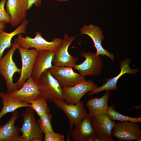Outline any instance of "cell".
Returning a JSON list of instances; mask_svg holds the SVG:
<instances>
[{
  "label": "cell",
  "instance_id": "obj_1",
  "mask_svg": "<svg viewBox=\"0 0 141 141\" xmlns=\"http://www.w3.org/2000/svg\"><path fill=\"white\" fill-rule=\"evenodd\" d=\"M19 46L16 38L11 49L0 59V75L6 81L7 89L6 94H8L17 89L16 83L13 82V77L15 73L20 74L21 70L16 66L13 59V56Z\"/></svg>",
  "mask_w": 141,
  "mask_h": 141
},
{
  "label": "cell",
  "instance_id": "obj_2",
  "mask_svg": "<svg viewBox=\"0 0 141 141\" xmlns=\"http://www.w3.org/2000/svg\"><path fill=\"white\" fill-rule=\"evenodd\" d=\"M23 123L20 130L22 141H42L43 133L35 116L34 111L28 107L21 114Z\"/></svg>",
  "mask_w": 141,
  "mask_h": 141
},
{
  "label": "cell",
  "instance_id": "obj_3",
  "mask_svg": "<svg viewBox=\"0 0 141 141\" xmlns=\"http://www.w3.org/2000/svg\"><path fill=\"white\" fill-rule=\"evenodd\" d=\"M34 38L27 36L24 37L22 34L17 35V38L20 46L26 49L34 48L40 51H52L55 52L59 47L62 39L57 38L52 39L49 42L43 38L40 32H37Z\"/></svg>",
  "mask_w": 141,
  "mask_h": 141
},
{
  "label": "cell",
  "instance_id": "obj_4",
  "mask_svg": "<svg viewBox=\"0 0 141 141\" xmlns=\"http://www.w3.org/2000/svg\"><path fill=\"white\" fill-rule=\"evenodd\" d=\"M37 84L42 97L47 101L53 102L55 98L63 99L62 88L49 69L42 73Z\"/></svg>",
  "mask_w": 141,
  "mask_h": 141
},
{
  "label": "cell",
  "instance_id": "obj_5",
  "mask_svg": "<svg viewBox=\"0 0 141 141\" xmlns=\"http://www.w3.org/2000/svg\"><path fill=\"white\" fill-rule=\"evenodd\" d=\"M111 134L119 141H141V131L138 122L125 121L116 123Z\"/></svg>",
  "mask_w": 141,
  "mask_h": 141
},
{
  "label": "cell",
  "instance_id": "obj_6",
  "mask_svg": "<svg viewBox=\"0 0 141 141\" xmlns=\"http://www.w3.org/2000/svg\"><path fill=\"white\" fill-rule=\"evenodd\" d=\"M53 102L66 114L69 122V131L74 125L75 126L79 124L87 114L83 101H80L75 104H72L66 103L63 99L55 98Z\"/></svg>",
  "mask_w": 141,
  "mask_h": 141
},
{
  "label": "cell",
  "instance_id": "obj_7",
  "mask_svg": "<svg viewBox=\"0 0 141 141\" xmlns=\"http://www.w3.org/2000/svg\"><path fill=\"white\" fill-rule=\"evenodd\" d=\"M81 56L85 58L81 63L76 64L74 68L80 72L82 76H96L101 73L103 67L102 58L100 55L90 52H81Z\"/></svg>",
  "mask_w": 141,
  "mask_h": 141
},
{
  "label": "cell",
  "instance_id": "obj_8",
  "mask_svg": "<svg viewBox=\"0 0 141 141\" xmlns=\"http://www.w3.org/2000/svg\"><path fill=\"white\" fill-rule=\"evenodd\" d=\"M97 87L92 80L85 79L73 86L62 88L63 99L67 104H75L80 101L86 93L93 91Z\"/></svg>",
  "mask_w": 141,
  "mask_h": 141
},
{
  "label": "cell",
  "instance_id": "obj_9",
  "mask_svg": "<svg viewBox=\"0 0 141 141\" xmlns=\"http://www.w3.org/2000/svg\"><path fill=\"white\" fill-rule=\"evenodd\" d=\"M49 70L62 88L73 86L85 79L84 77L74 72L71 67L54 65Z\"/></svg>",
  "mask_w": 141,
  "mask_h": 141
},
{
  "label": "cell",
  "instance_id": "obj_10",
  "mask_svg": "<svg viewBox=\"0 0 141 141\" xmlns=\"http://www.w3.org/2000/svg\"><path fill=\"white\" fill-rule=\"evenodd\" d=\"M17 49L21 55L22 62L20 76L16 83L17 89H19L26 80L31 77L34 64L40 51L35 49H26L20 46Z\"/></svg>",
  "mask_w": 141,
  "mask_h": 141
},
{
  "label": "cell",
  "instance_id": "obj_11",
  "mask_svg": "<svg viewBox=\"0 0 141 141\" xmlns=\"http://www.w3.org/2000/svg\"><path fill=\"white\" fill-rule=\"evenodd\" d=\"M70 37L65 33L58 49L55 52L53 60L54 66L74 67L78 58L70 55L68 51L69 46L76 38Z\"/></svg>",
  "mask_w": 141,
  "mask_h": 141
},
{
  "label": "cell",
  "instance_id": "obj_12",
  "mask_svg": "<svg viewBox=\"0 0 141 141\" xmlns=\"http://www.w3.org/2000/svg\"><path fill=\"white\" fill-rule=\"evenodd\" d=\"M107 114L92 118V124L96 136L100 141H114L111 134L115 124Z\"/></svg>",
  "mask_w": 141,
  "mask_h": 141
},
{
  "label": "cell",
  "instance_id": "obj_13",
  "mask_svg": "<svg viewBox=\"0 0 141 141\" xmlns=\"http://www.w3.org/2000/svg\"><path fill=\"white\" fill-rule=\"evenodd\" d=\"M8 95L20 101L29 104L42 97L37 84L31 77L27 79L20 88Z\"/></svg>",
  "mask_w": 141,
  "mask_h": 141
},
{
  "label": "cell",
  "instance_id": "obj_14",
  "mask_svg": "<svg viewBox=\"0 0 141 141\" xmlns=\"http://www.w3.org/2000/svg\"><path fill=\"white\" fill-rule=\"evenodd\" d=\"M82 35L86 34L92 39L96 48V54L97 55H105L113 62L115 60L114 55L103 47L102 43L104 38L101 29L98 26L92 24L84 25L80 29Z\"/></svg>",
  "mask_w": 141,
  "mask_h": 141
},
{
  "label": "cell",
  "instance_id": "obj_15",
  "mask_svg": "<svg viewBox=\"0 0 141 141\" xmlns=\"http://www.w3.org/2000/svg\"><path fill=\"white\" fill-rule=\"evenodd\" d=\"M131 60L130 58L125 59L120 64V72L116 76L112 78L106 79V82L101 86L97 87L93 91L88 93L89 96L92 95L103 91L115 90L117 89V84L119 79L124 74L127 73L135 74L139 72L138 68L131 69L130 66Z\"/></svg>",
  "mask_w": 141,
  "mask_h": 141
},
{
  "label": "cell",
  "instance_id": "obj_16",
  "mask_svg": "<svg viewBox=\"0 0 141 141\" xmlns=\"http://www.w3.org/2000/svg\"><path fill=\"white\" fill-rule=\"evenodd\" d=\"M28 0H7L6 11L11 17V26L14 27L26 19Z\"/></svg>",
  "mask_w": 141,
  "mask_h": 141
},
{
  "label": "cell",
  "instance_id": "obj_17",
  "mask_svg": "<svg viewBox=\"0 0 141 141\" xmlns=\"http://www.w3.org/2000/svg\"><path fill=\"white\" fill-rule=\"evenodd\" d=\"M55 52L42 51L38 54L33 67L31 77L37 84L42 73L52 66V63Z\"/></svg>",
  "mask_w": 141,
  "mask_h": 141
},
{
  "label": "cell",
  "instance_id": "obj_18",
  "mask_svg": "<svg viewBox=\"0 0 141 141\" xmlns=\"http://www.w3.org/2000/svg\"><path fill=\"white\" fill-rule=\"evenodd\" d=\"M9 120L5 124L0 125V141H22L20 128L15 125L19 118V112L16 110L13 112Z\"/></svg>",
  "mask_w": 141,
  "mask_h": 141
},
{
  "label": "cell",
  "instance_id": "obj_19",
  "mask_svg": "<svg viewBox=\"0 0 141 141\" xmlns=\"http://www.w3.org/2000/svg\"><path fill=\"white\" fill-rule=\"evenodd\" d=\"M92 118L88 114L72 130L69 131L72 139L75 141H85L91 136L95 135L92 124Z\"/></svg>",
  "mask_w": 141,
  "mask_h": 141
},
{
  "label": "cell",
  "instance_id": "obj_20",
  "mask_svg": "<svg viewBox=\"0 0 141 141\" xmlns=\"http://www.w3.org/2000/svg\"><path fill=\"white\" fill-rule=\"evenodd\" d=\"M110 96L109 91L100 98H92L88 100L86 105L89 110L88 114L92 118L107 114L109 106L108 103Z\"/></svg>",
  "mask_w": 141,
  "mask_h": 141
},
{
  "label": "cell",
  "instance_id": "obj_21",
  "mask_svg": "<svg viewBox=\"0 0 141 141\" xmlns=\"http://www.w3.org/2000/svg\"><path fill=\"white\" fill-rule=\"evenodd\" d=\"M28 23V20L26 19L11 32L7 33L4 31L0 32V59L2 57L4 50L12 45L11 41L14 36L20 33L26 34L27 33V26Z\"/></svg>",
  "mask_w": 141,
  "mask_h": 141
},
{
  "label": "cell",
  "instance_id": "obj_22",
  "mask_svg": "<svg viewBox=\"0 0 141 141\" xmlns=\"http://www.w3.org/2000/svg\"><path fill=\"white\" fill-rule=\"evenodd\" d=\"M0 97L3 104V108L0 112V122L1 119L6 114L13 112L20 108L30 107V104L22 102L1 92H0Z\"/></svg>",
  "mask_w": 141,
  "mask_h": 141
},
{
  "label": "cell",
  "instance_id": "obj_23",
  "mask_svg": "<svg viewBox=\"0 0 141 141\" xmlns=\"http://www.w3.org/2000/svg\"><path fill=\"white\" fill-rule=\"evenodd\" d=\"M107 114L111 120L114 121L117 120L121 122L128 121L138 122H141V116L138 118L132 117L121 114L115 110L113 104L109 107Z\"/></svg>",
  "mask_w": 141,
  "mask_h": 141
},
{
  "label": "cell",
  "instance_id": "obj_24",
  "mask_svg": "<svg viewBox=\"0 0 141 141\" xmlns=\"http://www.w3.org/2000/svg\"><path fill=\"white\" fill-rule=\"evenodd\" d=\"M46 101L44 98L42 97L30 103V107L39 117L45 113L50 112Z\"/></svg>",
  "mask_w": 141,
  "mask_h": 141
},
{
  "label": "cell",
  "instance_id": "obj_25",
  "mask_svg": "<svg viewBox=\"0 0 141 141\" xmlns=\"http://www.w3.org/2000/svg\"><path fill=\"white\" fill-rule=\"evenodd\" d=\"M52 118V115L50 112L45 113L39 116L38 122L43 133L54 131L51 124Z\"/></svg>",
  "mask_w": 141,
  "mask_h": 141
},
{
  "label": "cell",
  "instance_id": "obj_26",
  "mask_svg": "<svg viewBox=\"0 0 141 141\" xmlns=\"http://www.w3.org/2000/svg\"><path fill=\"white\" fill-rule=\"evenodd\" d=\"M7 0H1L0 2V22L10 24L11 17L4 8L5 3Z\"/></svg>",
  "mask_w": 141,
  "mask_h": 141
},
{
  "label": "cell",
  "instance_id": "obj_27",
  "mask_svg": "<svg viewBox=\"0 0 141 141\" xmlns=\"http://www.w3.org/2000/svg\"><path fill=\"white\" fill-rule=\"evenodd\" d=\"M45 134L44 141H64V136L54 131L46 133Z\"/></svg>",
  "mask_w": 141,
  "mask_h": 141
},
{
  "label": "cell",
  "instance_id": "obj_28",
  "mask_svg": "<svg viewBox=\"0 0 141 141\" xmlns=\"http://www.w3.org/2000/svg\"><path fill=\"white\" fill-rule=\"evenodd\" d=\"M42 0H28V5L27 11L29 10L34 5L36 7H39L42 6Z\"/></svg>",
  "mask_w": 141,
  "mask_h": 141
},
{
  "label": "cell",
  "instance_id": "obj_29",
  "mask_svg": "<svg viewBox=\"0 0 141 141\" xmlns=\"http://www.w3.org/2000/svg\"><path fill=\"white\" fill-rule=\"evenodd\" d=\"M6 24L4 22H0V32L4 31Z\"/></svg>",
  "mask_w": 141,
  "mask_h": 141
},
{
  "label": "cell",
  "instance_id": "obj_30",
  "mask_svg": "<svg viewBox=\"0 0 141 141\" xmlns=\"http://www.w3.org/2000/svg\"><path fill=\"white\" fill-rule=\"evenodd\" d=\"M95 137L96 135L90 136L87 138L86 139L85 141H94V140Z\"/></svg>",
  "mask_w": 141,
  "mask_h": 141
},
{
  "label": "cell",
  "instance_id": "obj_31",
  "mask_svg": "<svg viewBox=\"0 0 141 141\" xmlns=\"http://www.w3.org/2000/svg\"><path fill=\"white\" fill-rule=\"evenodd\" d=\"M141 107V105H140L137 106H133L132 107V108H134L135 109H140Z\"/></svg>",
  "mask_w": 141,
  "mask_h": 141
},
{
  "label": "cell",
  "instance_id": "obj_32",
  "mask_svg": "<svg viewBox=\"0 0 141 141\" xmlns=\"http://www.w3.org/2000/svg\"><path fill=\"white\" fill-rule=\"evenodd\" d=\"M57 1L60 2H64L67 1L68 0H56Z\"/></svg>",
  "mask_w": 141,
  "mask_h": 141
}]
</instances>
